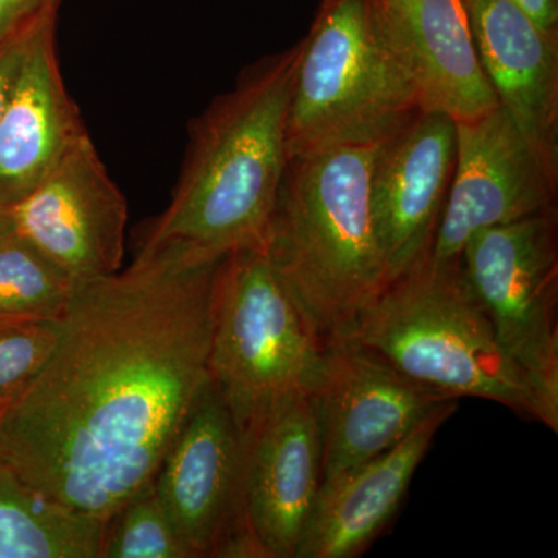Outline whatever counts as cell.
Segmentation results:
<instances>
[{
    "mask_svg": "<svg viewBox=\"0 0 558 558\" xmlns=\"http://www.w3.org/2000/svg\"><path fill=\"white\" fill-rule=\"evenodd\" d=\"M226 255L138 248L81 286L38 377L0 409V461L40 494L108 521L156 480L208 387Z\"/></svg>",
    "mask_w": 558,
    "mask_h": 558,
    "instance_id": "1",
    "label": "cell"
},
{
    "mask_svg": "<svg viewBox=\"0 0 558 558\" xmlns=\"http://www.w3.org/2000/svg\"><path fill=\"white\" fill-rule=\"evenodd\" d=\"M303 40L241 73L194 120L170 205L140 248L167 245L227 255L266 248L288 168V128Z\"/></svg>",
    "mask_w": 558,
    "mask_h": 558,
    "instance_id": "2",
    "label": "cell"
},
{
    "mask_svg": "<svg viewBox=\"0 0 558 558\" xmlns=\"http://www.w3.org/2000/svg\"><path fill=\"white\" fill-rule=\"evenodd\" d=\"M376 145L290 157L266 250L323 344L351 336L387 286L369 209Z\"/></svg>",
    "mask_w": 558,
    "mask_h": 558,
    "instance_id": "3",
    "label": "cell"
},
{
    "mask_svg": "<svg viewBox=\"0 0 558 558\" xmlns=\"http://www.w3.org/2000/svg\"><path fill=\"white\" fill-rule=\"evenodd\" d=\"M351 336L411 379L451 398L490 400L542 422L459 260L438 264L428 256L389 281L360 311Z\"/></svg>",
    "mask_w": 558,
    "mask_h": 558,
    "instance_id": "4",
    "label": "cell"
},
{
    "mask_svg": "<svg viewBox=\"0 0 558 558\" xmlns=\"http://www.w3.org/2000/svg\"><path fill=\"white\" fill-rule=\"evenodd\" d=\"M322 351L267 250L227 253L216 278L208 369L242 444L310 396Z\"/></svg>",
    "mask_w": 558,
    "mask_h": 558,
    "instance_id": "5",
    "label": "cell"
},
{
    "mask_svg": "<svg viewBox=\"0 0 558 558\" xmlns=\"http://www.w3.org/2000/svg\"><path fill=\"white\" fill-rule=\"evenodd\" d=\"M418 110L416 90L385 43L371 0H325L303 39L290 101L289 159L376 145Z\"/></svg>",
    "mask_w": 558,
    "mask_h": 558,
    "instance_id": "6",
    "label": "cell"
},
{
    "mask_svg": "<svg viewBox=\"0 0 558 558\" xmlns=\"http://www.w3.org/2000/svg\"><path fill=\"white\" fill-rule=\"evenodd\" d=\"M557 209L470 236L461 263L499 347L558 432Z\"/></svg>",
    "mask_w": 558,
    "mask_h": 558,
    "instance_id": "7",
    "label": "cell"
},
{
    "mask_svg": "<svg viewBox=\"0 0 558 558\" xmlns=\"http://www.w3.org/2000/svg\"><path fill=\"white\" fill-rule=\"evenodd\" d=\"M310 399L322 438L323 483L398 446L440 407L459 400L411 379L354 336L323 344Z\"/></svg>",
    "mask_w": 558,
    "mask_h": 558,
    "instance_id": "8",
    "label": "cell"
},
{
    "mask_svg": "<svg viewBox=\"0 0 558 558\" xmlns=\"http://www.w3.org/2000/svg\"><path fill=\"white\" fill-rule=\"evenodd\" d=\"M9 209L14 233L60 267L76 288L123 269L128 202L89 132Z\"/></svg>",
    "mask_w": 558,
    "mask_h": 558,
    "instance_id": "9",
    "label": "cell"
},
{
    "mask_svg": "<svg viewBox=\"0 0 558 558\" xmlns=\"http://www.w3.org/2000/svg\"><path fill=\"white\" fill-rule=\"evenodd\" d=\"M557 191L558 178L501 106L457 121V160L429 259L454 263L480 230L557 209Z\"/></svg>",
    "mask_w": 558,
    "mask_h": 558,
    "instance_id": "10",
    "label": "cell"
},
{
    "mask_svg": "<svg viewBox=\"0 0 558 558\" xmlns=\"http://www.w3.org/2000/svg\"><path fill=\"white\" fill-rule=\"evenodd\" d=\"M154 486L190 558L223 557L253 535L244 512V447L213 381L161 462Z\"/></svg>",
    "mask_w": 558,
    "mask_h": 558,
    "instance_id": "11",
    "label": "cell"
},
{
    "mask_svg": "<svg viewBox=\"0 0 558 558\" xmlns=\"http://www.w3.org/2000/svg\"><path fill=\"white\" fill-rule=\"evenodd\" d=\"M454 160L457 121L439 110H418L377 148L369 209L388 282L428 258Z\"/></svg>",
    "mask_w": 558,
    "mask_h": 558,
    "instance_id": "12",
    "label": "cell"
},
{
    "mask_svg": "<svg viewBox=\"0 0 558 558\" xmlns=\"http://www.w3.org/2000/svg\"><path fill=\"white\" fill-rule=\"evenodd\" d=\"M371 5L422 110L470 121L498 108L464 0H371Z\"/></svg>",
    "mask_w": 558,
    "mask_h": 558,
    "instance_id": "13",
    "label": "cell"
},
{
    "mask_svg": "<svg viewBox=\"0 0 558 558\" xmlns=\"http://www.w3.org/2000/svg\"><path fill=\"white\" fill-rule=\"evenodd\" d=\"M244 447L245 520L266 558H295L323 483L310 396L267 418Z\"/></svg>",
    "mask_w": 558,
    "mask_h": 558,
    "instance_id": "14",
    "label": "cell"
},
{
    "mask_svg": "<svg viewBox=\"0 0 558 558\" xmlns=\"http://www.w3.org/2000/svg\"><path fill=\"white\" fill-rule=\"evenodd\" d=\"M476 50L498 105L558 178V32L513 0H464Z\"/></svg>",
    "mask_w": 558,
    "mask_h": 558,
    "instance_id": "15",
    "label": "cell"
},
{
    "mask_svg": "<svg viewBox=\"0 0 558 558\" xmlns=\"http://www.w3.org/2000/svg\"><path fill=\"white\" fill-rule=\"evenodd\" d=\"M457 407L451 400L398 446L323 483L295 558H354L368 548L395 519L436 433Z\"/></svg>",
    "mask_w": 558,
    "mask_h": 558,
    "instance_id": "16",
    "label": "cell"
},
{
    "mask_svg": "<svg viewBox=\"0 0 558 558\" xmlns=\"http://www.w3.org/2000/svg\"><path fill=\"white\" fill-rule=\"evenodd\" d=\"M57 14H49L33 36L0 119V205L9 208L87 134L62 80Z\"/></svg>",
    "mask_w": 558,
    "mask_h": 558,
    "instance_id": "17",
    "label": "cell"
},
{
    "mask_svg": "<svg viewBox=\"0 0 558 558\" xmlns=\"http://www.w3.org/2000/svg\"><path fill=\"white\" fill-rule=\"evenodd\" d=\"M108 521L40 494L0 461V558H100Z\"/></svg>",
    "mask_w": 558,
    "mask_h": 558,
    "instance_id": "18",
    "label": "cell"
},
{
    "mask_svg": "<svg viewBox=\"0 0 558 558\" xmlns=\"http://www.w3.org/2000/svg\"><path fill=\"white\" fill-rule=\"evenodd\" d=\"M76 289L20 234L0 238V325L61 319Z\"/></svg>",
    "mask_w": 558,
    "mask_h": 558,
    "instance_id": "19",
    "label": "cell"
},
{
    "mask_svg": "<svg viewBox=\"0 0 558 558\" xmlns=\"http://www.w3.org/2000/svg\"><path fill=\"white\" fill-rule=\"evenodd\" d=\"M105 558H190L156 486L140 490L109 520Z\"/></svg>",
    "mask_w": 558,
    "mask_h": 558,
    "instance_id": "20",
    "label": "cell"
},
{
    "mask_svg": "<svg viewBox=\"0 0 558 558\" xmlns=\"http://www.w3.org/2000/svg\"><path fill=\"white\" fill-rule=\"evenodd\" d=\"M60 333L61 319L0 325V409L38 377Z\"/></svg>",
    "mask_w": 558,
    "mask_h": 558,
    "instance_id": "21",
    "label": "cell"
},
{
    "mask_svg": "<svg viewBox=\"0 0 558 558\" xmlns=\"http://www.w3.org/2000/svg\"><path fill=\"white\" fill-rule=\"evenodd\" d=\"M51 13H58V10L46 11L36 20L22 25L16 32L0 40V119H2L3 109H5L7 101H9L11 89H13L14 81L17 78L25 54L31 49L33 36L38 32L43 21Z\"/></svg>",
    "mask_w": 558,
    "mask_h": 558,
    "instance_id": "22",
    "label": "cell"
},
{
    "mask_svg": "<svg viewBox=\"0 0 558 558\" xmlns=\"http://www.w3.org/2000/svg\"><path fill=\"white\" fill-rule=\"evenodd\" d=\"M62 0H0V40L46 11L60 9Z\"/></svg>",
    "mask_w": 558,
    "mask_h": 558,
    "instance_id": "23",
    "label": "cell"
},
{
    "mask_svg": "<svg viewBox=\"0 0 558 558\" xmlns=\"http://www.w3.org/2000/svg\"><path fill=\"white\" fill-rule=\"evenodd\" d=\"M546 31L558 32V0H513Z\"/></svg>",
    "mask_w": 558,
    "mask_h": 558,
    "instance_id": "24",
    "label": "cell"
},
{
    "mask_svg": "<svg viewBox=\"0 0 558 558\" xmlns=\"http://www.w3.org/2000/svg\"><path fill=\"white\" fill-rule=\"evenodd\" d=\"M10 231H13V226H11L10 218V209L5 207V205H0V238L9 234Z\"/></svg>",
    "mask_w": 558,
    "mask_h": 558,
    "instance_id": "25",
    "label": "cell"
}]
</instances>
